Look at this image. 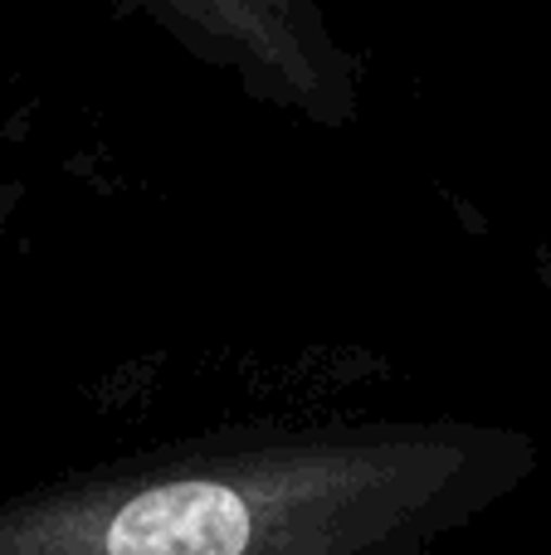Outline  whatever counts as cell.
<instances>
[{
  "label": "cell",
  "instance_id": "obj_1",
  "mask_svg": "<svg viewBox=\"0 0 551 555\" xmlns=\"http://www.w3.org/2000/svg\"><path fill=\"white\" fill-rule=\"evenodd\" d=\"M542 468L478 420L240 424L44 482L0 507V555H430Z\"/></svg>",
  "mask_w": 551,
  "mask_h": 555
},
{
  "label": "cell",
  "instance_id": "obj_2",
  "mask_svg": "<svg viewBox=\"0 0 551 555\" xmlns=\"http://www.w3.org/2000/svg\"><path fill=\"white\" fill-rule=\"evenodd\" d=\"M249 103L342 132L361 117V59L322 0H117Z\"/></svg>",
  "mask_w": 551,
  "mask_h": 555
},
{
  "label": "cell",
  "instance_id": "obj_3",
  "mask_svg": "<svg viewBox=\"0 0 551 555\" xmlns=\"http://www.w3.org/2000/svg\"><path fill=\"white\" fill-rule=\"evenodd\" d=\"M537 283H542V297L551 302V244H542V254H537Z\"/></svg>",
  "mask_w": 551,
  "mask_h": 555
}]
</instances>
